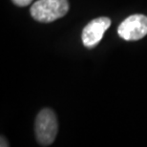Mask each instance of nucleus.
Masks as SVG:
<instances>
[{"label":"nucleus","instance_id":"nucleus-1","mask_svg":"<svg viewBox=\"0 0 147 147\" xmlns=\"http://www.w3.org/2000/svg\"><path fill=\"white\" fill-rule=\"evenodd\" d=\"M69 11L68 0H37L31 7V16L38 22L50 23L65 16Z\"/></svg>","mask_w":147,"mask_h":147},{"label":"nucleus","instance_id":"nucleus-2","mask_svg":"<svg viewBox=\"0 0 147 147\" xmlns=\"http://www.w3.org/2000/svg\"><path fill=\"white\" fill-rule=\"evenodd\" d=\"M34 131L37 142L41 146H49L55 142L58 131V123L54 111L43 109L38 113Z\"/></svg>","mask_w":147,"mask_h":147},{"label":"nucleus","instance_id":"nucleus-3","mask_svg":"<svg viewBox=\"0 0 147 147\" xmlns=\"http://www.w3.org/2000/svg\"><path fill=\"white\" fill-rule=\"evenodd\" d=\"M117 34L127 41L142 39L147 34V16L143 14L130 16L120 23Z\"/></svg>","mask_w":147,"mask_h":147},{"label":"nucleus","instance_id":"nucleus-4","mask_svg":"<svg viewBox=\"0 0 147 147\" xmlns=\"http://www.w3.org/2000/svg\"><path fill=\"white\" fill-rule=\"evenodd\" d=\"M111 26V19L108 17H98L93 19L85 26L81 34L82 43L87 48H94L99 43Z\"/></svg>","mask_w":147,"mask_h":147},{"label":"nucleus","instance_id":"nucleus-5","mask_svg":"<svg viewBox=\"0 0 147 147\" xmlns=\"http://www.w3.org/2000/svg\"><path fill=\"white\" fill-rule=\"evenodd\" d=\"M16 6H19V7H25V6L30 5L33 0H11Z\"/></svg>","mask_w":147,"mask_h":147},{"label":"nucleus","instance_id":"nucleus-6","mask_svg":"<svg viewBox=\"0 0 147 147\" xmlns=\"http://www.w3.org/2000/svg\"><path fill=\"white\" fill-rule=\"evenodd\" d=\"M0 145H1V147H3V146H4V147H6V146H9L8 142H6V140H4V138H3V136L1 137V144H0Z\"/></svg>","mask_w":147,"mask_h":147}]
</instances>
